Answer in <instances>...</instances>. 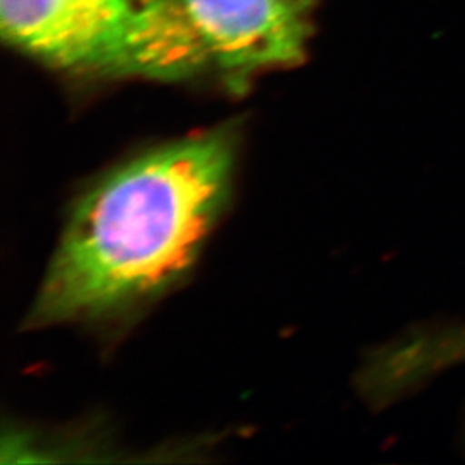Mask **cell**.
Masks as SVG:
<instances>
[{
    "instance_id": "6da1fadb",
    "label": "cell",
    "mask_w": 465,
    "mask_h": 465,
    "mask_svg": "<svg viewBox=\"0 0 465 465\" xmlns=\"http://www.w3.org/2000/svg\"><path fill=\"white\" fill-rule=\"evenodd\" d=\"M230 128L147 152L90 188L28 316L30 328L116 316L193 266L232 188Z\"/></svg>"
},
{
    "instance_id": "7a4b0ae2",
    "label": "cell",
    "mask_w": 465,
    "mask_h": 465,
    "mask_svg": "<svg viewBox=\"0 0 465 465\" xmlns=\"http://www.w3.org/2000/svg\"><path fill=\"white\" fill-rule=\"evenodd\" d=\"M316 0H128L109 74L186 80L221 73L242 80L302 61Z\"/></svg>"
},
{
    "instance_id": "3957f363",
    "label": "cell",
    "mask_w": 465,
    "mask_h": 465,
    "mask_svg": "<svg viewBox=\"0 0 465 465\" xmlns=\"http://www.w3.org/2000/svg\"><path fill=\"white\" fill-rule=\"evenodd\" d=\"M128 0H0L7 42L52 66L111 71Z\"/></svg>"
}]
</instances>
